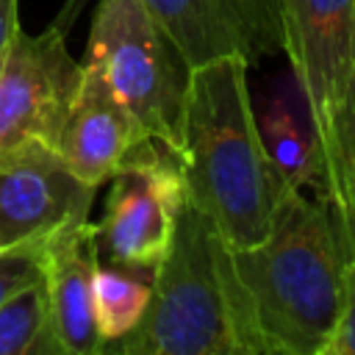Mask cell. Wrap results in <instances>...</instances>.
<instances>
[{"instance_id":"cell-1","label":"cell","mask_w":355,"mask_h":355,"mask_svg":"<svg viewBox=\"0 0 355 355\" xmlns=\"http://www.w3.org/2000/svg\"><path fill=\"white\" fill-rule=\"evenodd\" d=\"M349 247L324 191L288 189L269 233L233 250L263 355H316L347 297Z\"/></svg>"},{"instance_id":"cell-2","label":"cell","mask_w":355,"mask_h":355,"mask_svg":"<svg viewBox=\"0 0 355 355\" xmlns=\"http://www.w3.org/2000/svg\"><path fill=\"white\" fill-rule=\"evenodd\" d=\"M247 69L239 58L191 69L178 153L186 202L230 250L258 244L288 191L258 139Z\"/></svg>"},{"instance_id":"cell-3","label":"cell","mask_w":355,"mask_h":355,"mask_svg":"<svg viewBox=\"0 0 355 355\" xmlns=\"http://www.w3.org/2000/svg\"><path fill=\"white\" fill-rule=\"evenodd\" d=\"M108 349L128 355H263L233 250L194 205L186 202L180 211L139 324Z\"/></svg>"},{"instance_id":"cell-4","label":"cell","mask_w":355,"mask_h":355,"mask_svg":"<svg viewBox=\"0 0 355 355\" xmlns=\"http://www.w3.org/2000/svg\"><path fill=\"white\" fill-rule=\"evenodd\" d=\"M83 64L105 78L150 139L180 153L191 67L141 0L97 3Z\"/></svg>"},{"instance_id":"cell-5","label":"cell","mask_w":355,"mask_h":355,"mask_svg":"<svg viewBox=\"0 0 355 355\" xmlns=\"http://www.w3.org/2000/svg\"><path fill=\"white\" fill-rule=\"evenodd\" d=\"M183 205L186 186L178 155L161 141L147 139L111 175L105 211L97 222L100 261L155 275L172 247Z\"/></svg>"},{"instance_id":"cell-6","label":"cell","mask_w":355,"mask_h":355,"mask_svg":"<svg viewBox=\"0 0 355 355\" xmlns=\"http://www.w3.org/2000/svg\"><path fill=\"white\" fill-rule=\"evenodd\" d=\"M83 64L67 47V25L14 33L0 58V155L28 144H58Z\"/></svg>"},{"instance_id":"cell-7","label":"cell","mask_w":355,"mask_h":355,"mask_svg":"<svg viewBox=\"0 0 355 355\" xmlns=\"http://www.w3.org/2000/svg\"><path fill=\"white\" fill-rule=\"evenodd\" d=\"M94 194L53 147L28 144L0 155V250H42L55 233L89 219Z\"/></svg>"},{"instance_id":"cell-8","label":"cell","mask_w":355,"mask_h":355,"mask_svg":"<svg viewBox=\"0 0 355 355\" xmlns=\"http://www.w3.org/2000/svg\"><path fill=\"white\" fill-rule=\"evenodd\" d=\"M283 53L322 144L355 75V0H283Z\"/></svg>"},{"instance_id":"cell-9","label":"cell","mask_w":355,"mask_h":355,"mask_svg":"<svg viewBox=\"0 0 355 355\" xmlns=\"http://www.w3.org/2000/svg\"><path fill=\"white\" fill-rule=\"evenodd\" d=\"M189 67L239 58L247 67L283 50V0H141Z\"/></svg>"},{"instance_id":"cell-10","label":"cell","mask_w":355,"mask_h":355,"mask_svg":"<svg viewBox=\"0 0 355 355\" xmlns=\"http://www.w3.org/2000/svg\"><path fill=\"white\" fill-rule=\"evenodd\" d=\"M147 139L150 136L111 92L105 78L94 67L83 64L75 100L55 144V153L64 158V164L83 183L100 189Z\"/></svg>"},{"instance_id":"cell-11","label":"cell","mask_w":355,"mask_h":355,"mask_svg":"<svg viewBox=\"0 0 355 355\" xmlns=\"http://www.w3.org/2000/svg\"><path fill=\"white\" fill-rule=\"evenodd\" d=\"M97 261V222L92 219L69 225L42 247V283L50 319L69 355H105L108 349L94 322L92 280Z\"/></svg>"},{"instance_id":"cell-12","label":"cell","mask_w":355,"mask_h":355,"mask_svg":"<svg viewBox=\"0 0 355 355\" xmlns=\"http://www.w3.org/2000/svg\"><path fill=\"white\" fill-rule=\"evenodd\" d=\"M258 139L286 189L324 191V153L297 86L275 92L255 111Z\"/></svg>"},{"instance_id":"cell-13","label":"cell","mask_w":355,"mask_h":355,"mask_svg":"<svg viewBox=\"0 0 355 355\" xmlns=\"http://www.w3.org/2000/svg\"><path fill=\"white\" fill-rule=\"evenodd\" d=\"M327 197L341 219L349 258L355 261V75L336 108L330 130L322 141Z\"/></svg>"},{"instance_id":"cell-14","label":"cell","mask_w":355,"mask_h":355,"mask_svg":"<svg viewBox=\"0 0 355 355\" xmlns=\"http://www.w3.org/2000/svg\"><path fill=\"white\" fill-rule=\"evenodd\" d=\"M150 288H153V275H141L97 261L92 294H94L97 333L105 344L119 341L139 324L150 302Z\"/></svg>"},{"instance_id":"cell-15","label":"cell","mask_w":355,"mask_h":355,"mask_svg":"<svg viewBox=\"0 0 355 355\" xmlns=\"http://www.w3.org/2000/svg\"><path fill=\"white\" fill-rule=\"evenodd\" d=\"M0 355H69L53 327L42 280L0 308Z\"/></svg>"},{"instance_id":"cell-16","label":"cell","mask_w":355,"mask_h":355,"mask_svg":"<svg viewBox=\"0 0 355 355\" xmlns=\"http://www.w3.org/2000/svg\"><path fill=\"white\" fill-rule=\"evenodd\" d=\"M39 280H42L39 247H14L0 252V308Z\"/></svg>"},{"instance_id":"cell-17","label":"cell","mask_w":355,"mask_h":355,"mask_svg":"<svg viewBox=\"0 0 355 355\" xmlns=\"http://www.w3.org/2000/svg\"><path fill=\"white\" fill-rule=\"evenodd\" d=\"M316 355H355V261L347 272V297L338 322Z\"/></svg>"},{"instance_id":"cell-18","label":"cell","mask_w":355,"mask_h":355,"mask_svg":"<svg viewBox=\"0 0 355 355\" xmlns=\"http://www.w3.org/2000/svg\"><path fill=\"white\" fill-rule=\"evenodd\" d=\"M19 31V0H0V58Z\"/></svg>"},{"instance_id":"cell-19","label":"cell","mask_w":355,"mask_h":355,"mask_svg":"<svg viewBox=\"0 0 355 355\" xmlns=\"http://www.w3.org/2000/svg\"><path fill=\"white\" fill-rule=\"evenodd\" d=\"M105 355H128V352H119V349H105Z\"/></svg>"},{"instance_id":"cell-20","label":"cell","mask_w":355,"mask_h":355,"mask_svg":"<svg viewBox=\"0 0 355 355\" xmlns=\"http://www.w3.org/2000/svg\"><path fill=\"white\" fill-rule=\"evenodd\" d=\"M0 252H3V250H0Z\"/></svg>"}]
</instances>
